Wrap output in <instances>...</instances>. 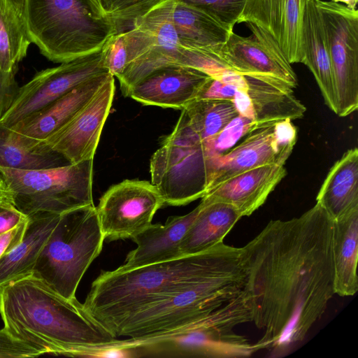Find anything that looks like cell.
Instances as JSON below:
<instances>
[{
  "label": "cell",
  "mask_w": 358,
  "mask_h": 358,
  "mask_svg": "<svg viewBox=\"0 0 358 358\" xmlns=\"http://www.w3.org/2000/svg\"><path fill=\"white\" fill-rule=\"evenodd\" d=\"M333 220L316 204L297 217L271 220L244 247L255 343L272 357L302 342L335 294Z\"/></svg>",
  "instance_id": "6da1fadb"
},
{
  "label": "cell",
  "mask_w": 358,
  "mask_h": 358,
  "mask_svg": "<svg viewBox=\"0 0 358 358\" xmlns=\"http://www.w3.org/2000/svg\"><path fill=\"white\" fill-rule=\"evenodd\" d=\"M3 327L43 354L97 357L122 348V340L89 315L77 299H66L29 275L0 289Z\"/></svg>",
  "instance_id": "7a4b0ae2"
},
{
  "label": "cell",
  "mask_w": 358,
  "mask_h": 358,
  "mask_svg": "<svg viewBox=\"0 0 358 358\" xmlns=\"http://www.w3.org/2000/svg\"><path fill=\"white\" fill-rule=\"evenodd\" d=\"M212 320L234 325L252 320L241 253L217 273L123 319L110 334L137 345L207 324Z\"/></svg>",
  "instance_id": "3957f363"
},
{
  "label": "cell",
  "mask_w": 358,
  "mask_h": 358,
  "mask_svg": "<svg viewBox=\"0 0 358 358\" xmlns=\"http://www.w3.org/2000/svg\"><path fill=\"white\" fill-rule=\"evenodd\" d=\"M241 248L224 242L204 252L129 270L101 271L83 308L110 333L123 319L199 282L240 257Z\"/></svg>",
  "instance_id": "277c9868"
},
{
  "label": "cell",
  "mask_w": 358,
  "mask_h": 358,
  "mask_svg": "<svg viewBox=\"0 0 358 358\" xmlns=\"http://www.w3.org/2000/svg\"><path fill=\"white\" fill-rule=\"evenodd\" d=\"M24 18L31 42L55 63L99 50L117 33L90 0H26Z\"/></svg>",
  "instance_id": "5b68a950"
},
{
  "label": "cell",
  "mask_w": 358,
  "mask_h": 358,
  "mask_svg": "<svg viewBox=\"0 0 358 358\" xmlns=\"http://www.w3.org/2000/svg\"><path fill=\"white\" fill-rule=\"evenodd\" d=\"M104 241L94 204L60 214L32 275L62 297L75 299L78 286L101 253Z\"/></svg>",
  "instance_id": "8992f818"
},
{
  "label": "cell",
  "mask_w": 358,
  "mask_h": 358,
  "mask_svg": "<svg viewBox=\"0 0 358 358\" xmlns=\"http://www.w3.org/2000/svg\"><path fill=\"white\" fill-rule=\"evenodd\" d=\"M172 0L157 5L137 19L124 32L127 52V66L117 78L122 93L154 70L180 65L202 71L207 55L202 49H191L179 41L171 22Z\"/></svg>",
  "instance_id": "52a82bcc"
},
{
  "label": "cell",
  "mask_w": 358,
  "mask_h": 358,
  "mask_svg": "<svg viewBox=\"0 0 358 358\" xmlns=\"http://www.w3.org/2000/svg\"><path fill=\"white\" fill-rule=\"evenodd\" d=\"M0 173L12 192L14 206L27 216L60 215L94 204L93 159L38 170L0 167Z\"/></svg>",
  "instance_id": "ba28073f"
},
{
  "label": "cell",
  "mask_w": 358,
  "mask_h": 358,
  "mask_svg": "<svg viewBox=\"0 0 358 358\" xmlns=\"http://www.w3.org/2000/svg\"><path fill=\"white\" fill-rule=\"evenodd\" d=\"M150 164L151 182L164 205H186L206 194V160L183 110L172 132L152 155Z\"/></svg>",
  "instance_id": "9c48e42d"
},
{
  "label": "cell",
  "mask_w": 358,
  "mask_h": 358,
  "mask_svg": "<svg viewBox=\"0 0 358 358\" xmlns=\"http://www.w3.org/2000/svg\"><path fill=\"white\" fill-rule=\"evenodd\" d=\"M324 26L337 99L336 115L358 108V11L331 1L316 0Z\"/></svg>",
  "instance_id": "30bf717a"
},
{
  "label": "cell",
  "mask_w": 358,
  "mask_h": 358,
  "mask_svg": "<svg viewBox=\"0 0 358 358\" xmlns=\"http://www.w3.org/2000/svg\"><path fill=\"white\" fill-rule=\"evenodd\" d=\"M108 72L104 65L103 47L89 55L61 63L58 66L42 70L20 87L14 101L0 119V123L11 127L87 80Z\"/></svg>",
  "instance_id": "8fae6325"
},
{
  "label": "cell",
  "mask_w": 358,
  "mask_h": 358,
  "mask_svg": "<svg viewBox=\"0 0 358 358\" xmlns=\"http://www.w3.org/2000/svg\"><path fill=\"white\" fill-rule=\"evenodd\" d=\"M164 205L159 190L148 181L124 180L111 186L96 207L104 239L133 238L152 224Z\"/></svg>",
  "instance_id": "7c38bea8"
},
{
  "label": "cell",
  "mask_w": 358,
  "mask_h": 358,
  "mask_svg": "<svg viewBox=\"0 0 358 358\" xmlns=\"http://www.w3.org/2000/svg\"><path fill=\"white\" fill-rule=\"evenodd\" d=\"M247 24L251 36L244 37L231 31L226 41L213 50L242 75L273 79L295 88L296 73L275 41L255 24Z\"/></svg>",
  "instance_id": "4fadbf2b"
},
{
  "label": "cell",
  "mask_w": 358,
  "mask_h": 358,
  "mask_svg": "<svg viewBox=\"0 0 358 358\" xmlns=\"http://www.w3.org/2000/svg\"><path fill=\"white\" fill-rule=\"evenodd\" d=\"M115 85L110 75L94 96L62 127L45 141L71 164L93 159L109 115Z\"/></svg>",
  "instance_id": "5bb4252c"
},
{
  "label": "cell",
  "mask_w": 358,
  "mask_h": 358,
  "mask_svg": "<svg viewBox=\"0 0 358 358\" xmlns=\"http://www.w3.org/2000/svg\"><path fill=\"white\" fill-rule=\"evenodd\" d=\"M308 0H245L238 23H252L275 41L289 64L302 63L301 31Z\"/></svg>",
  "instance_id": "9a60e30c"
},
{
  "label": "cell",
  "mask_w": 358,
  "mask_h": 358,
  "mask_svg": "<svg viewBox=\"0 0 358 358\" xmlns=\"http://www.w3.org/2000/svg\"><path fill=\"white\" fill-rule=\"evenodd\" d=\"M210 77L194 68L169 65L150 73L131 86L124 96L146 106L182 110L196 99Z\"/></svg>",
  "instance_id": "2e32d148"
},
{
  "label": "cell",
  "mask_w": 358,
  "mask_h": 358,
  "mask_svg": "<svg viewBox=\"0 0 358 358\" xmlns=\"http://www.w3.org/2000/svg\"><path fill=\"white\" fill-rule=\"evenodd\" d=\"M273 127L271 123L254 129L241 143L210 159L207 164L206 193L250 169L270 164L285 165L286 161L278 154L273 139Z\"/></svg>",
  "instance_id": "e0dca14e"
},
{
  "label": "cell",
  "mask_w": 358,
  "mask_h": 358,
  "mask_svg": "<svg viewBox=\"0 0 358 358\" xmlns=\"http://www.w3.org/2000/svg\"><path fill=\"white\" fill-rule=\"evenodd\" d=\"M287 175L285 165L261 166L238 174L207 192L203 202L220 201L249 216L261 207Z\"/></svg>",
  "instance_id": "ac0fdd59"
},
{
  "label": "cell",
  "mask_w": 358,
  "mask_h": 358,
  "mask_svg": "<svg viewBox=\"0 0 358 358\" xmlns=\"http://www.w3.org/2000/svg\"><path fill=\"white\" fill-rule=\"evenodd\" d=\"M200 205L184 215L169 217L166 222L151 224L131 239L136 248L130 251L120 270H129L182 257L180 243L196 217Z\"/></svg>",
  "instance_id": "d6986e66"
},
{
  "label": "cell",
  "mask_w": 358,
  "mask_h": 358,
  "mask_svg": "<svg viewBox=\"0 0 358 358\" xmlns=\"http://www.w3.org/2000/svg\"><path fill=\"white\" fill-rule=\"evenodd\" d=\"M110 75L108 72L87 80L11 128L26 136L45 140L65 125L94 96Z\"/></svg>",
  "instance_id": "ffe728a7"
},
{
  "label": "cell",
  "mask_w": 358,
  "mask_h": 358,
  "mask_svg": "<svg viewBox=\"0 0 358 358\" xmlns=\"http://www.w3.org/2000/svg\"><path fill=\"white\" fill-rule=\"evenodd\" d=\"M302 64L313 74L325 103L335 113L337 99L327 38L316 0H308L301 31Z\"/></svg>",
  "instance_id": "44dd1931"
},
{
  "label": "cell",
  "mask_w": 358,
  "mask_h": 358,
  "mask_svg": "<svg viewBox=\"0 0 358 358\" xmlns=\"http://www.w3.org/2000/svg\"><path fill=\"white\" fill-rule=\"evenodd\" d=\"M59 214L39 213L28 216L22 241L0 257V289L32 275L37 257L55 227Z\"/></svg>",
  "instance_id": "7402d4cb"
},
{
  "label": "cell",
  "mask_w": 358,
  "mask_h": 358,
  "mask_svg": "<svg viewBox=\"0 0 358 358\" xmlns=\"http://www.w3.org/2000/svg\"><path fill=\"white\" fill-rule=\"evenodd\" d=\"M152 345H173L180 350L201 357H244L258 351L255 343L234 333L198 327L159 340Z\"/></svg>",
  "instance_id": "603a6c76"
},
{
  "label": "cell",
  "mask_w": 358,
  "mask_h": 358,
  "mask_svg": "<svg viewBox=\"0 0 358 358\" xmlns=\"http://www.w3.org/2000/svg\"><path fill=\"white\" fill-rule=\"evenodd\" d=\"M358 208L333 220L332 260L335 294L351 296L358 290Z\"/></svg>",
  "instance_id": "cb8c5ba5"
},
{
  "label": "cell",
  "mask_w": 358,
  "mask_h": 358,
  "mask_svg": "<svg viewBox=\"0 0 358 358\" xmlns=\"http://www.w3.org/2000/svg\"><path fill=\"white\" fill-rule=\"evenodd\" d=\"M334 220L358 208V149L350 148L330 169L316 197Z\"/></svg>",
  "instance_id": "d4e9b609"
},
{
  "label": "cell",
  "mask_w": 358,
  "mask_h": 358,
  "mask_svg": "<svg viewBox=\"0 0 358 358\" xmlns=\"http://www.w3.org/2000/svg\"><path fill=\"white\" fill-rule=\"evenodd\" d=\"M180 243L183 256L204 252L223 242L242 217L232 206L220 201L203 202Z\"/></svg>",
  "instance_id": "484cf974"
},
{
  "label": "cell",
  "mask_w": 358,
  "mask_h": 358,
  "mask_svg": "<svg viewBox=\"0 0 358 358\" xmlns=\"http://www.w3.org/2000/svg\"><path fill=\"white\" fill-rule=\"evenodd\" d=\"M69 164L45 140L26 136L0 123V167L38 170Z\"/></svg>",
  "instance_id": "4316f807"
},
{
  "label": "cell",
  "mask_w": 358,
  "mask_h": 358,
  "mask_svg": "<svg viewBox=\"0 0 358 358\" xmlns=\"http://www.w3.org/2000/svg\"><path fill=\"white\" fill-rule=\"evenodd\" d=\"M171 19L180 43L187 48L213 49L231 32L200 10L174 0Z\"/></svg>",
  "instance_id": "83f0119b"
},
{
  "label": "cell",
  "mask_w": 358,
  "mask_h": 358,
  "mask_svg": "<svg viewBox=\"0 0 358 358\" xmlns=\"http://www.w3.org/2000/svg\"><path fill=\"white\" fill-rule=\"evenodd\" d=\"M31 43L24 13L13 0H0V70L17 71Z\"/></svg>",
  "instance_id": "f1b7e54d"
},
{
  "label": "cell",
  "mask_w": 358,
  "mask_h": 358,
  "mask_svg": "<svg viewBox=\"0 0 358 358\" xmlns=\"http://www.w3.org/2000/svg\"><path fill=\"white\" fill-rule=\"evenodd\" d=\"M182 110L200 141L217 134L238 115L233 103L226 100L194 99Z\"/></svg>",
  "instance_id": "f546056e"
},
{
  "label": "cell",
  "mask_w": 358,
  "mask_h": 358,
  "mask_svg": "<svg viewBox=\"0 0 358 358\" xmlns=\"http://www.w3.org/2000/svg\"><path fill=\"white\" fill-rule=\"evenodd\" d=\"M257 127L259 126L251 120L238 115L213 136L203 141L199 140L206 170L207 164L210 159L228 152L242 137Z\"/></svg>",
  "instance_id": "4dcf8cb0"
},
{
  "label": "cell",
  "mask_w": 358,
  "mask_h": 358,
  "mask_svg": "<svg viewBox=\"0 0 358 358\" xmlns=\"http://www.w3.org/2000/svg\"><path fill=\"white\" fill-rule=\"evenodd\" d=\"M166 0H101L105 13L114 22L118 32L130 29L134 22Z\"/></svg>",
  "instance_id": "1f68e13d"
},
{
  "label": "cell",
  "mask_w": 358,
  "mask_h": 358,
  "mask_svg": "<svg viewBox=\"0 0 358 358\" xmlns=\"http://www.w3.org/2000/svg\"><path fill=\"white\" fill-rule=\"evenodd\" d=\"M205 13L229 31H233L245 0H174Z\"/></svg>",
  "instance_id": "d6a6232c"
},
{
  "label": "cell",
  "mask_w": 358,
  "mask_h": 358,
  "mask_svg": "<svg viewBox=\"0 0 358 358\" xmlns=\"http://www.w3.org/2000/svg\"><path fill=\"white\" fill-rule=\"evenodd\" d=\"M104 65L109 73L118 78L127 66V52L124 32L113 34L103 45Z\"/></svg>",
  "instance_id": "836d02e7"
},
{
  "label": "cell",
  "mask_w": 358,
  "mask_h": 358,
  "mask_svg": "<svg viewBox=\"0 0 358 358\" xmlns=\"http://www.w3.org/2000/svg\"><path fill=\"white\" fill-rule=\"evenodd\" d=\"M273 139L278 154L287 161L297 139L296 127L292 120L287 118L273 123Z\"/></svg>",
  "instance_id": "e575fe53"
},
{
  "label": "cell",
  "mask_w": 358,
  "mask_h": 358,
  "mask_svg": "<svg viewBox=\"0 0 358 358\" xmlns=\"http://www.w3.org/2000/svg\"><path fill=\"white\" fill-rule=\"evenodd\" d=\"M43 353L13 336L6 328L0 329V358L36 357Z\"/></svg>",
  "instance_id": "d590c367"
},
{
  "label": "cell",
  "mask_w": 358,
  "mask_h": 358,
  "mask_svg": "<svg viewBox=\"0 0 358 358\" xmlns=\"http://www.w3.org/2000/svg\"><path fill=\"white\" fill-rule=\"evenodd\" d=\"M16 73L0 70V119L9 109L19 91L20 87L15 80Z\"/></svg>",
  "instance_id": "8d00e7d4"
},
{
  "label": "cell",
  "mask_w": 358,
  "mask_h": 358,
  "mask_svg": "<svg viewBox=\"0 0 358 358\" xmlns=\"http://www.w3.org/2000/svg\"><path fill=\"white\" fill-rule=\"evenodd\" d=\"M28 218L13 203L3 202L0 204V235L14 229Z\"/></svg>",
  "instance_id": "74e56055"
},
{
  "label": "cell",
  "mask_w": 358,
  "mask_h": 358,
  "mask_svg": "<svg viewBox=\"0 0 358 358\" xmlns=\"http://www.w3.org/2000/svg\"><path fill=\"white\" fill-rule=\"evenodd\" d=\"M28 220L29 218L14 229L0 235V257L8 252L22 241Z\"/></svg>",
  "instance_id": "f35d334b"
},
{
  "label": "cell",
  "mask_w": 358,
  "mask_h": 358,
  "mask_svg": "<svg viewBox=\"0 0 358 358\" xmlns=\"http://www.w3.org/2000/svg\"><path fill=\"white\" fill-rule=\"evenodd\" d=\"M5 201L13 203V194L8 183L0 173V204Z\"/></svg>",
  "instance_id": "ab89813d"
},
{
  "label": "cell",
  "mask_w": 358,
  "mask_h": 358,
  "mask_svg": "<svg viewBox=\"0 0 358 358\" xmlns=\"http://www.w3.org/2000/svg\"><path fill=\"white\" fill-rule=\"evenodd\" d=\"M335 3L341 2L345 4V6L350 9H356L358 0H331Z\"/></svg>",
  "instance_id": "60d3db41"
},
{
  "label": "cell",
  "mask_w": 358,
  "mask_h": 358,
  "mask_svg": "<svg viewBox=\"0 0 358 358\" xmlns=\"http://www.w3.org/2000/svg\"><path fill=\"white\" fill-rule=\"evenodd\" d=\"M93 6L96 8V9L103 15L108 16L102 7L101 0H90Z\"/></svg>",
  "instance_id": "b9f144b4"
},
{
  "label": "cell",
  "mask_w": 358,
  "mask_h": 358,
  "mask_svg": "<svg viewBox=\"0 0 358 358\" xmlns=\"http://www.w3.org/2000/svg\"><path fill=\"white\" fill-rule=\"evenodd\" d=\"M19 8L24 13L25 1L26 0H13Z\"/></svg>",
  "instance_id": "7bdbcfd3"
}]
</instances>
